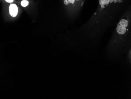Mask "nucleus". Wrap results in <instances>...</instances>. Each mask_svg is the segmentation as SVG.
Returning <instances> with one entry per match:
<instances>
[{
    "instance_id": "1",
    "label": "nucleus",
    "mask_w": 131,
    "mask_h": 99,
    "mask_svg": "<svg viewBox=\"0 0 131 99\" xmlns=\"http://www.w3.org/2000/svg\"><path fill=\"white\" fill-rule=\"evenodd\" d=\"M9 12L12 17H15L17 16L18 12V7L15 4H11L9 6Z\"/></svg>"
},
{
    "instance_id": "2",
    "label": "nucleus",
    "mask_w": 131,
    "mask_h": 99,
    "mask_svg": "<svg viewBox=\"0 0 131 99\" xmlns=\"http://www.w3.org/2000/svg\"><path fill=\"white\" fill-rule=\"evenodd\" d=\"M126 61L129 67L131 66V49H129L126 54Z\"/></svg>"
},
{
    "instance_id": "3",
    "label": "nucleus",
    "mask_w": 131,
    "mask_h": 99,
    "mask_svg": "<svg viewBox=\"0 0 131 99\" xmlns=\"http://www.w3.org/2000/svg\"><path fill=\"white\" fill-rule=\"evenodd\" d=\"M110 0H99V4L102 9L105 8V6H107L109 4Z\"/></svg>"
},
{
    "instance_id": "4",
    "label": "nucleus",
    "mask_w": 131,
    "mask_h": 99,
    "mask_svg": "<svg viewBox=\"0 0 131 99\" xmlns=\"http://www.w3.org/2000/svg\"><path fill=\"white\" fill-rule=\"evenodd\" d=\"M75 0H64V3L65 5H67L69 3L73 4L75 3Z\"/></svg>"
},
{
    "instance_id": "5",
    "label": "nucleus",
    "mask_w": 131,
    "mask_h": 99,
    "mask_svg": "<svg viewBox=\"0 0 131 99\" xmlns=\"http://www.w3.org/2000/svg\"><path fill=\"white\" fill-rule=\"evenodd\" d=\"M29 2L26 0H23L21 2V5L23 7H26L28 5Z\"/></svg>"
},
{
    "instance_id": "6",
    "label": "nucleus",
    "mask_w": 131,
    "mask_h": 99,
    "mask_svg": "<svg viewBox=\"0 0 131 99\" xmlns=\"http://www.w3.org/2000/svg\"><path fill=\"white\" fill-rule=\"evenodd\" d=\"M5 1L7 3H12L14 2V0H5Z\"/></svg>"
},
{
    "instance_id": "7",
    "label": "nucleus",
    "mask_w": 131,
    "mask_h": 99,
    "mask_svg": "<svg viewBox=\"0 0 131 99\" xmlns=\"http://www.w3.org/2000/svg\"><path fill=\"white\" fill-rule=\"evenodd\" d=\"M76 1H79V0H76Z\"/></svg>"
}]
</instances>
